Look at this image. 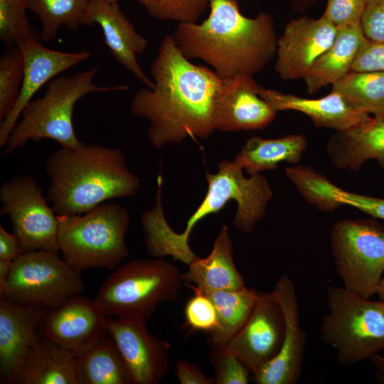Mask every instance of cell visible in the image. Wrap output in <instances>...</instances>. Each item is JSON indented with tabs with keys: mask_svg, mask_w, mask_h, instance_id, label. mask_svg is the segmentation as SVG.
Masks as SVG:
<instances>
[{
	"mask_svg": "<svg viewBox=\"0 0 384 384\" xmlns=\"http://www.w3.org/2000/svg\"><path fill=\"white\" fill-rule=\"evenodd\" d=\"M331 86L358 110L373 115L384 112V72L350 71Z\"/></svg>",
	"mask_w": 384,
	"mask_h": 384,
	"instance_id": "obj_29",
	"label": "cell"
},
{
	"mask_svg": "<svg viewBox=\"0 0 384 384\" xmlns=\"http://www.w3.org/2000/svg\"><path fill=\"white\" fill-rule=\"evenodd\" d=\"M58 220L59 251L81 271H113L129 255L125 237L130 214L124 206L104 203L83 214L58 215Z\"/></svg>",
	"mask_w": 384,
	"mask_h": 384,
	"instance_id": "obj_6",
	"label": "cell"
},
{
	"mask_svg": "<svg viewBox=\"0 0 384 384\" xmlns=\"http://www.w3.org/2000/svg\"><path fill=\"white\" fill-rule=\"evenodd\" d=\"M154 88L139 90L130 110L149 123L148 138L157 149L187 138L206 139L215 132L213 109L224 79L214 70L195 65L166 36L150 68Z\"/></svg>",
	"mask_w": 384,
	"mask_h": 384,
	"instance_id": "obj_1",
	"label": "cell"
},
{
	"mask_svg": "<svg viewBox=\"0 0 384 384\" xmlns=\"http://www.w3.org/2000/svg\"><path fill=\"white\" fill-rule=\"evenodd\" d=\"M85 288L82 271L61 259L59 251L37 250L26 252L14 261L0 297L55 309Z\"/></svg>",
	"mask_w": 384,
	"mask_h": 384,
	"instance_id": "obj_9",
	"label": "cell"
},
{
	"mask_svg": "<svg viewBox=\"0 0 384 384\" xmlns=\"http://www.w3.org/2000/svg\"><path fill=\"white\" fill-rule=\"evenodd\" d=\"M375 368V375L380 383L384 384V356L378 353L374 354L369 358Z\"/></svg>",
	"mask_w": 384,
	"mask_h": 384,
	"instance_id": "obj_43",
	"label": "cell"
},
{
	"mask_svg": "<svg viewBox=\"0 0 384 384\" xmlns=\"http://www.w3.org/2000/svg\"><path fill=\"white\" fill-rule=\"evenodd\" d=\"M327 154L338 169L357 171L368 160L384 154V112L344 132H336Z\"/></svg>",
	"mask_w": 384,
	"mask_h": 384,
	"instance_id": "obj_22",
	"label": "cell"
},
{
	"mask_svg": "<svg viewBox=\"0 0 384 384\" xmlns=\"http://www.w3.org/2000/svg\"><path fill=\"white\" fill-rule=\"evenodd\" d=\"M24 60V74L18 100L12 110L0 122V146L8 139L21 116L22 110L32 100L37 91L61 73L89 59L87 50L69 53L48 48L33 38L19 43Z\"/></svg>",
	"mask_w": 384,
	"mask_h": 384,
	"instance_id": "obj_17",
	"label": "cell"
},
{
	"mask_svg": "<svg viewBox=\"0 0 384 384\" xmlns=\"http://www.w3.org/2000/svg\"><path fill=\"white\" fill-rule=\"evenodd\" d=\"M272 292L283 312L284 334L277 354L253 375V380L257 384H294L301 373L306 341L295 286L289 276L283 275Z\"/></svg>",
	"mask_w": 384,
	"mask_h": 384,
	"instance_id": "obj_18",
	"label": "cell"
},
{
	"mask_svg": "<svg viewBox=\"0 0 384 384\" xmlns=\"http://www.w3.org/2000/svg\"><path fill=\"white\" fill-rule=\"evenodd\" d=\"M316 0H292V9L294 13L304 14L306 12Z\"/></svg>",
	"mask_w": 384,
	"mask_h": 384,
	"instance_id": "obj_44",
	"label": "cell"
},
{
	"mask_svg": "<svg viewBox=\"0 0 384 384\" xmlns=\"http://www.w3.org/2000/svg\"><path fill=\"white\" fill-rule=\"evenodd\" d=\"M98 25L103 33L105 43L112 57L146 87L154 88L152 82L144 73L137 56L146 49L149 41L136 31L122 12L117 3L105 0H90L83 26Z\"/></svg>",
	"mask_w": 384,
	"mask_h": 384,
	"instance_id": "obj_19",
	"label": "cell"
},
{
	"mask_svg": "<svg viewBox=\"0 0 384 384\" xmlns=\"http://www.w3.org/2000/svg\"><path fill=\"white\" fill-rule=\"evenodd\" d=\"M223 79L213 109L215 131L260 130L274 121L277 112L259 96L253 75L240 73Z\"/></svg>",
	"mask_w": 384,
	"mask_h": 384,
	"instance_id": "obj_16",
	"label": "cell"
},
{
	"mask_svg": "<svg viewBox=\"0 0 384 384\" xmlns=\"http://www.w3.org/2000/svg\"><path fill=\"white\" fill-rule=\"evenodd\" d=\"M153 18L178 23H196L210 0H137Z\"/></svg>",
	"mask_w": 384,
	"mask_h": 384,
	"instance_id": "obj_34",
	"label": "cell"
},
{
	"mask_svg": "<svg viewBox=\"0 0 384 384\" xmlns=\"http://www.w3.org/2000/svg\"><path fill=\"white\" fill-rule=\"evenodd\" d=\"M307 147L302 134H287L277 139L253 137L247 140L233 161L249 175L260 174L278 168L287 162L296 165Z\"/></svg>",
	"mask_w": 384,
	"mask_h": 384,
	"instance_id": "obj_26",
	"label": "cell"
},
{
	"mask_svg": "<svg viewBox=\"0 0 384 384\" xmlns=\"http://www.w3.org/2000/svg\"><path fill=\"white\" fill-rule=\"evenodd\" d=\"M210 11L201 23H178L173 35L188 59H201L223 78L254 75L276 55L277 37L272 16L247 18L238 0H210Z\"/></svg>",
	"mask_w": 384,
	"mask_h": 384,
	"instance_id": "obj_2",
	"label": "cell"
},
{
	"mask_svg": "<svg viewBox=\"0 0 384 384\" xmlns=\"http://www.w3.org/2000/svg\"><path fill=\"white\" fill-rule=\"evenodd\" d=\"M100 67L80 71L71 77L58 75L48 82L44 95L31 100L21 114L8 139L4 155L23 146L28 141L50 139L61 147L77 148L85 143L76 136L73 113L76 102L91 92L126 90V85L99 86L94 78Z\"/></svg>",
	"mask_w": 384,
	"mask_h": 384,
	"instance_id": "obj_5",
	"label": "cell"
},
{
	"mask_svg": "<svg viewBox=\"0 0 384 384\" xmlns=\"http://www.w3.org/2000/svg\"><path fill=\"white\" fill-rule=\"evenodd\" d=\"M188 286L193 295L185 305L186 324L191 330L212 334L218 325L215 305L199 288L192 284Z\"/></svg>",
	"mask_w": 384,
	"mask_h": 384,
	"instance_id": "obj_36",
	"label": "cell"
},
{
	"mask_svg": "<svg viewBox=\"0 0 384 384\" xmlns=\"http://www.w3.org/2000/svg\"><path fill=\"white\" fill-rule=\"evenodd\" d=\"M361 25L368 40L384 41V0H366Z\"/></svg>",
	"mask_w": 384,
	"mask_h": 384,
	"instance_id": "obj_39",
	"label": "cell"
},
{
	"mask_svg": "<svg viewBox=\"0 0 384 384\" xmlns=\"http://www.w3.org/2000/svg\"><path fill=\"white\" fill-rule=\"evenodd\" d=\"M14 261L0 260V293L4 289L11 274Z\"/></svg>",
	"mask_w": 384,
	"mask_h": 384,
	"instance_id": "obj_42",
	"label": "cell"
},
{
	"mask_svg": "<svg viewBox=\"0 0 384 384\" xmlns=\"http://www.w3.org/2000/svg\"><path fill=\"white\" fill-rule=\"evenodd\" d=\"M11 384H79L75 356L39 335Z\"/></svg>",
	"mask_w": 384,
	"mask_h": 384,
	"instance_id": "obj_23",
	"label": "cell"
},
{
	"mask_svg": "<svg viewBox=\"0 0 384 384\" xmlns=\"http://www.w3.org/2000/svg\"><path fill=\"white\" fill-rule=\"evenodd\" d=\"M90 0H28L27 9L38 17L41 40L56 38L58 28L64 26L77 30L83 26L85 12Z\"/></svg>",
	"mask_w": 384,
	"mask_h": 384,
	"instance_id": "obj_30",
	"label": "cell"
},
{
	"mask_svg": "<svg viewBox=\"0 0 384 384\" xmlns=\"http://www.w3.org/2000/svg\"><path fill=\"white\" fill-rule=\"evenodd\" d=\"M330 244L343 287L366 298L377 294L384 275V227L371 219H342Z\"/></svg>",
	"mask_w": 384,
	"mask_h": 384,
	"instance_id": "obj_10",
	"label": "cell"
},
{
	"mask_svg": "<svg viewBox=\"0 0 384 384\" xmlns=\"http://www.w3.org/2000/svg\"><path fill=\"white\" fill-rule=\"evenodd\" d=\"M376 160L378 161V163L379 164V165L384 170V154L379 156Z\"/></svg>",
	"mask_w": 384,
	"mask_h": 384,
	"instance_id": "obj_46",
	"label": "cell"
},
{
	"mask_svg": "<svg viewBox=\"0 0 384 384\" xmlns=\"http://www.w3.org/2000/svg\"><path fill=\"white\" fill-rule=\"evenodd\" d=\"M22 244L13 233L7 232L0 225V260L14 261L25 253Z\"/></svg>",
	"mask_w": 384,
	"mask_h": 384,
	"instance_id": "obj_41",
	"label": "cell"
},
{
	"mask_svg": "<svg viewBox=\"0 0 384 384\" xmlns=\"http://www.w3.org/2000/svg\"><path fill=\"white\" fill-rule=\"evenodd\" d=\"M146 318L107 317V331L129 372L132 384H159L169 369L170 343L151 334Z\"/></svg>",
	"mask_w": 384,
	"mask_h": 384,
	"instance_id": "obj_12",
	"label": "cell"
},
{
	"mask_svg": "<svg viewBox=\"0 0 384 384\" xmlns=\"http://www.w3.org/2000/svg\"><path fill=\"white\" fill-rule=\"evenodd\" d=\"M182 282L178 267L163 258L134 260L112 271L95 299L107 316L148 319L160 304L176 300Z\"/></svg>",
	"mask_w": 384,
	"mask_h": 384,
	"instance_id": "obj_7",
	"label": "cell"
},
{
	"mask_svg": "<svg viewBox=\"0 0 384 384\" xmlns=\"http://www.w3.org/2000/svg\"><path fill=\"white\" fill-rule=\"evenodd\" d=\"M46 309L23 305L0 297V381L11 384L39 334Z\"/></svg>",
	"mask_w": 384,
	"mask_h": 384,
	"instance_id": "obj_20",
	"label": "cell"
},
{
	"mask_svg": "<svg viewBox=\"0 0 384 384\" xmlns=\"http://www.w3.org/2000/svg\"><path fill=\"white\" fill-rule=\"evenodd\" d=\"M366 40L361 23L338 28L332 45L303 78L307 92L314 94L349 73L357 53Z\"/></svg>",
	"mask_w": 384,
	"mask_h": 384,
	"instance_id": "obj_25",
	"label": "cell"
},
{
	"mask_svg": "<svg viewBox=\"0 0 384 384\" xmlns=\"http://www.w3.org/2000/svg\"><path fill=\"white\" fill-rule=\"evenodd\" d=\"M188 267V271L182 274L183 282L203 292L238 289L245 286L234 263L233 245L227 225L220 229L210 254L204 258L197 257Z\"/></svg>",
	"mask_w": 384,
	"mask_h": 384,
	"instance_id": "obj_24",
	"label": "cell"
},
{
	"mask_svg": "<svg viewBox=\"0 0 384 384\" xmlns=\"http://www.w3.org/2000/svg\"><path fill=\"white\" fill-rule=\"evenodd\" d=\"M28 0H0V39L7 46L40 38L26 16Z\"/></svg>",
	"mask_w": 384,
	"mask_h": 384,
	"instance_id": "obj_32",
	"label": "cell"
},
{
	"mask_svg": "<svg viewBox=\"0 0 384 384\" xmlns=\"http://www.w3.org/2000/svg\"><path fill=\"white\" fill-rule=\"evenodd\" d=\"M321 200L324 211H332L343 205H348L373 218L384 220V198L345 191L329 178L324 182Z\"/></svg>",
	"mask_w": 384,
	"mask_h": 384,
	"instance_id": "obj_33",
	"label": "cell"
},
{
	"mask_svg": "<svg viewBox=\"0 0 384 384\" xmlns=\"http://www.w3.org/2000/svg\"><path fill=\"white\" fill-rule=\"evenodd\" d=\"M24 60L17 45L4 51L0 58V122L16 105L22 85Z\"/></svg>",
	"mask_w": 384,
	"mask_h": 384,
	"instance_id": "obj_31",
	"label": "cell"
},
{
	"mask_svg": "<svg viewBox=\"0 0 384 384\" xmlns=\"http://www.w3.org/2000/svg\"><path fill=\"white\" fill-rule=\"evenodd\" d=\"M0 202V215H9L26 252L59 251L58 215L33 177L17 176L3 183Z\"/></svg>",
	"mask_w": 384,
	"mask_h": 384,
	"instance_id": "obj_11",
	"label": "cell"
},
{
	"mask_svg": "<svg viewBox=\"0 0 384 384\" xmlns=\"http://www.w3.org/2000/svg\"><path fill=\"white\" fill-rule=\"evenodd\" d=\"M107 317L95 299L78 294L59 308L48 309L38 331L76 356L107 333Z\"/></svg>",
	"mask_w": 384,
	"mask_h": 384,
	"instance_id": "obj_14",
	"label": "cell"
},
{
	"mask_svg": "<svg viewBox=\"0 0 384 384\" xmlns=\"http://www.w3.org/2000/svg\"><path fill=\"white\" fill-rule=\"evenodd\" d=\"M323 15L337 28L361 23L366 0H326Z\"/></svg>",
	"mask_w": 384,
	"mask_h": 384,
	"instance_id": "obj_37",
	"label": "cell"
},
{
	"mask_svg": "<svg viewBox=\"0 0 384 384\" xmlns=\"http://www.w3.org/2000/svg\"><path fill=\"white\" fill-rule=\"evenodd\" d=\"M284 334V319L272 292H260L245 325L226 346L254 375L277 354Z\"/></svg>",
	"mask_w": 384,
	"mask_h": 384,
	"instance_id": "obj_15",
	"label": "cell"
},
{
	"mask_svg": "<svg viewBox=\"0 0 384 384\" xmlns=\"http://www.w3.org/2000/svg\"><path fill=\"white\" fill-rule=\"evenodd\" d=\"M202 291V290H201ZM215 305L218 325L212 333V348H225L249 319L260 292L244 286L238 289L202 291Z\"/></svg>",
	"mask_w": 384,
	"mask_h": 384,
	"instance_id": "obj_27",
	"label": "cell"
},
{
	"mask_svg": "<svg viewBox=\"0 0 384 384\" xmlns=\"http://www.w3.org/2000/svg\"><path fill=\"white\" fill-rule=\"evenodd\" d=\"M174 373L181 384H215L214 378L208 377L196 364L187 361H177Z\"/></svg>",
	"mask_w": 384,
	"mask_h": 384,
	"instance_id": "obj_40",
	"label": "cell"
},
{
	"mask_svg": "<svg viewBox=\"0 0 384 384\" xmlns=\"http://www.w3.org/2000/svg\"><path fill=\"white\" fill-rule=\"evenodd\" d=\"M338 28L323 14L319 18L292 19L277 38L274 69L284 80L304 78L316 61L330 48Z\"/></svg>",
	"mask_w": 384,
	"mask_h": 384,
	"instance_id": "obj_13",
	"label": "cell"
},
{
	"mask_svg": "<svg viewBox=\"0 0 384 384\" xmlns=\"http://www.w3.org/2000/svg\"><path fill=\"white\" fill-rule=\"evenodd\" d=\"M329 311L320 331L336 349L338 362L353 365L384 349V302L373 301L344 287L326 289Z\"/></svg>",
	"mask_w": 384,
	"mask_h": 384,
	"instance_id": "obj_8",
	"label": "cell"
},
{
	"mask_svg": "<svg viewBox=\"0 0 384 384\" xmlns=\"http://www.w3.org/2000/svg\"><path fill=\"white\" fill-rule=\"evenodd\" d=\"M351 71L384 72V41L366 38L357 53Z\"/></svg>",
	"mask_w": 384,
	"mask_h": 384,
	"instance_id": "obj_38",
	"label": "cell"
},
{
	"mask_svg": "<svg viewBox=\"0 0 384 384\" xmlns=\"http://www.w3.org/2000/svg\"><path fill=\"white\" fill-rule=\"evenodd\" d=\"M257 93L276 112L294 110L308 116L317 127L344 132L367 121L370 114L351 107L338 93L309 99L258 86Z\"/></svg>",
	"mask_w": 384,
	"mask_h": 384,
	"instance_id": "obj_21",
	"label": "cell"
},
{
	"mask_svg": "<svg viewBox=\"0 0 384 384\" xmlns=\"http://www.w3.org/2000/svg\"><path fill=\"white\" fill-rule=\"evenodd\" d=\"M210 362L214 370L215 384H247L248 367L227 347L212 348Z\"/></svg>",
	"mask_w": 384,
	"mask_h": 384,
	"instance_id": "obj_35",
	"label": "cell"
},
{
	"mask_svg": "<svg viewBox=\"0 0 384 384\" xmlns=\"http://www.w3.org/2000/svg\"><path fill=\"white\" fill-rule=\"evenodd\" d=\"M45 169L50 180L46 198L57 215L83 214L140 188L124 153L100 144L61 147L48 156Z\"/></svg>",
	"mask_w": 384,
	"mask_h": 384,
	"instance_id": "obj_4",
	"label": "cell"
},
{
	"mask_svg": "<svg viewBox=\"0 0 384 384\" xmlns=\"http://www.w3.org/2000/svg\"><path fill=\"white\" fill-rule=\"evenodd\" d=\"M380 300L384 302V275L380 283L377 294Z\"/></svg>",
	"mask_w": 384,
	"mask_h": 384,
	"instance_id": "obj_45",
	"label": "cell"
},
{
	"mask_svg": "<svg viewBox=\"0 0 384 384\" xmlns=\"http://www.w3.org/2000/svg\"><path fill=\"white\" fill-rule=\"evenodd\" d=\"M75 358L79 384H132L125 363L107 333Z\"/></svg>",
	"mask_w": 384,
	"mask_h": 384,
	"instance_id": "obj_28",
	"label": "cell"
},
{
	"mask_svg": "<svg viewBox=\"0 0 384 384\" xmlns=\"http://www.w3.org/2000/svg\"><path fill=\"white\" fill-rule=\"evenodd\" d=\"M105 1H108V2H111V3H117L118 0H105Z\"/></svg>",
	"mask_w": 384,
	"mask_h": 384,
	"instance_id": "obj_47",
	"label": "cell"
},
{
	"mask_svg": "<svg viewBox=\"0 0 384 384\" xmlns=\"http://www.w3.org/2000/svg\"><path fill=\"white\" fill-rule=\"evenodd\" d=\"M218 167L215 174L206 171V194L181 233L174 231L169 225L162 205V190H156L154 206L141 216L149 255L158 258L170 256L188 265L198 257L188 242L195 225L205 217L218 213L231 200L237 203L233 225L240 231L250 234L257 223L266 215L268 202L273 195L267 178L260 174L245 177L242 166L233 160L223 161Z\"/></svg>",
	"mask_w": 384,
	"mask_h": 384,
	"instance_id": "obj_3",
	"label": "cell"
}]
</instances>
